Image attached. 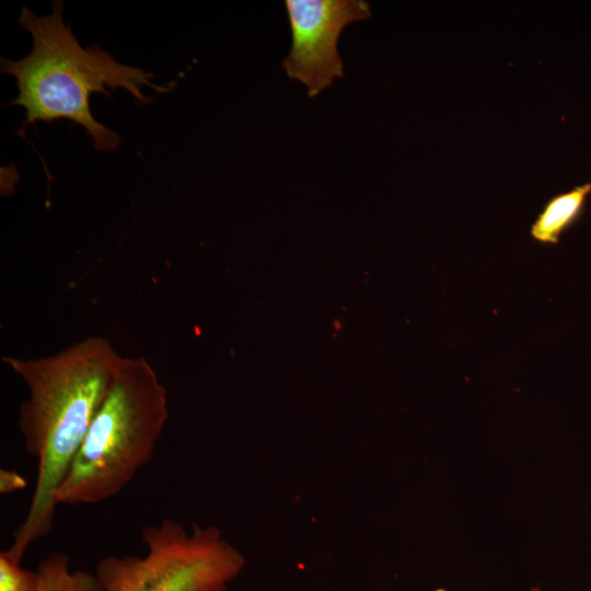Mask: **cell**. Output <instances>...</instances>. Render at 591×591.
Returning <instances> with one entry per match:
<instances>
[{
	"mask_svg": "<svg viewBox=\"0 0 591 591\" xmlns=\"http://www.w3.org/2000/svg\"><path fill=\"white\" fill-rule=\"evenodd\" d=\"M167 417V392L153 367L143 357L121 358L56 491L57 505H93L118 495L152 459Z\"/></svg>",
	"mask_w": 591,
	"mask_h": 591,
	"instance_id": "3",
	"label": "cell"
},
{
	"mask_svg": "<svg viewBox=\"0 0 591 591\" xmlns=\"http://www.w3.org/2000/svg\"><path fill=\"white\" fill-rule=\"evenodd\" d=\"M529 591H541L540 586L532 587Z\"/></svg>",
	"mask_w": 591,
	"mask_h": 591,
	"instance_id": "10",
	"label": "cell"
},
{
	"mask_svg": "<svg viewBox=\"0 0 591 591\" xmlns=\"http://www.w3.org/2000/svg\"><path fill=\"white\" fill-rule=\"evenodd\" d=\"M121 358L107 339L97 336L38 359L2 357L27 386L19 428L25 450L37 462L28 511L8 548L18 558L51 532L56 491L112 387Z\"/></svg>",
	"mask_w": 591,
	"mask_h": 591,
	"instance_id": "1",
	"label": "cell"
},
{
	"mask_svg": "<svg viewBox=\"0 0 591 591\" xmlns=\"http://www.w3.org/2000/svg\"><path fill=\"white\" fill-rule=\"evenodd\" d=\"M591 194V183L553 196L533 222L531 237L541 244H557L561 234L582 216Z\"/></svg>",
	"mask_w": 591,
	"mask_h": 591,
	"instance_id": "6",
	"label": "cell"
},
{
	"mask_svg": "<svg viewBox=\"0 0 591 591\" xmlns=\"http://www.w3.org/2000/svg\"><path fill=\"white\" fill-rule=\"evenodd\" d=\"M21 561L9 549L0 553V591H38L37 571L23 568Z\"/></svg>",
	"mask_w": 591,
	"mask_h": 591,
	"instance_id": "8",
	"label": "cell"
},
{
	"mask_svg": "<svg viewBox=\"0 0 591 591\" xmlns=\"http://www.w3.org/2000/svg\"><path fill=\"white\" fill-rule=\"evenodd\" d=\"M62 10V1L54 2L53 12L43 16L22 8L18 23L32 35L33 46L20 60L1 58V72L12 76L19 90L18 97L7 106L25 109L23 130L36 121L68 119L88 131L96 150H114L120 138L94 118L90 96L100 93L111 97V92L121 88L144 104L153 100L141 93V86L158 93L172 86L152 83V72L121 65L99 46L83 48L65 24Z\"/></svg>",
	"mask_w": 591,
	"mask_h": 591,
	"instance_id": "2",
	"label": "cell"
},
{
	"mask_svg": "<svg viewBox=\"0 0 591 591\" xmlns=\"http://www.w3.org/2000/svg\"><path fill=\"white\" fill-rule=\"evenodd\" d=\"M26 487L25 478L16 471L1 470L0 471V493L10 494Z\"/></svg>",
	"mask_w": 591,
	"mask_h": 591,
	"instance_id": "9",
	"label": "cell"
},
{
	"mask_svg": "<svg viewBox=\"0 0 591 591\" xmlns=\"http://www.w3.org/2000/svg\"><path fill=\"white\" fill-rule=\"evenodd\" d=\"M38 591H102L95 575L84 570L70 571L69 557L50 552L38 565Z\"/></svg>",
	"mask_w": 591,
	"mask_h": 591,
	"instance_id": "7",
	"label": "cell"
},
{
	"mask_svg": "<svg viewBox=\"0 0 591 591\" xmlns=\"http://www.w3.org/2000/svg\"><path fill=\"white\" fill-rule=\"evenodd\" d=\"M144 556H106L95 569L102 591H225L242 554L215 526L192 532L165 519L141 529Z\"/></svg>",
	"mask_w": 591,
	"mask_h": 591,
	"instance_id": "4",
	"label": "cell"
},
{
	"mask_svg": "<svg viewBox=\"0 0 591 591\" xmlns=\"http://www.w3.org/2000/svg\"><path fill=\"white\" fill-rule=\"evenodd\" d=\"M285 4L292 44L281 66L314 97L344 76L339 36L348 24L371 18L370 4L363 0H287Z\"/></svg>",
	"mask_w": 591,
	"mask_h": 591,
	"instance_id": "5",
	"label": "cell"
}]
</instances>
